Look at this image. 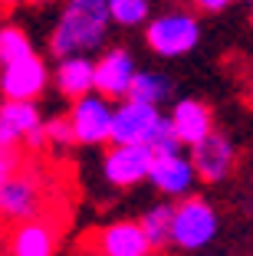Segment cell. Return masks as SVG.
Listing matches in <instances>:
<instances>
[{"instance_id": "obj_8", "label": "cell", "mask_w": 253, "mask_h": 256, "mask_svg": "<svg viewBox=\"0 0 253 256\" xmlns=\"http://www.w3.org/2000/svg\"><path fill=\"white\" fill-rule=\"evenodd\" d=\"M151 164H155V151L148 144H109L102 158V174L105 181L115 188H135V184L148 181Z\"/></svg>"}, {"instance_id": "obj_24", "label": "cell", "mask_w": 253, "mask_h": 256, "mask_svg": "<svg viewBox=\"0 0 253 256\" xmlns=\"http://www.w3.org/2000/svg\"><path fill=\"white\" fill-rule=\"evenodd\" d=\"M0 4H7V7H17V4H23V0H0Z\"/></svg>"}, {"instance_id": "obj_13", "label": "cell", "mask_w": 253, "mask_h": 256, "mask_svg": "<svg viewBox=\"0 0 253 256\" xmlns=\"http://www.w3.org/2000/svg\"><path fill=\"white\" fill-rule=\"evenodd\" d=\"M171 128L184 148H194L201 138L214 132V115L201 98H178L171 108Z\"/></svg>"}, {"instance_id": "obj_23", "label": "cell", "mask_w": 253, "mask_h": 256, "mask_svg": "<svg viewBox=\"0 0 253 256\" xmlns=\"http://www.w3.org/2000/svg\"><path fill=\"white\" fill-rule=\"evenodd\" d=\"M201 10H207V14H217V10H223V7H230L233 0H194Z\"/></svg>"}, {"instance_id": "obj_5", "label": "cell", "mask_w": 253, "mask_h": 256, "mask_svg": "<svg viewBox=\"0 0 253 256\" xmlns=\"http://www.w3.org/2000/svg\"><path fill=\"white\" fill-rule=\"evenodd\" d=\"M46 118L33 98H4L0 106V144H43Z\"/></svg>"}, {"instance_id": "obj_27", "label": "cell", "mask_w": 253, "mask_h": 256, "mask_svg": "<svg viewBox=\"0 0 253 256\" xmlns=\"http://www.w3.org/2000/svg\"><path fill=\"white\" fill-rule=\"evenodd\" d=\"M250 4H253V0H250Z\"/></svg>"}, {"instance_id": "obj_22", "label": "cell", "mask_w": 253, "mask_h": 256, "mask_svg": "<svg viewBox=\"0 0 253 256\" xmlns=\"http://www.w3.org/2000/svg\"><path fill=\"white\" fill-rule=\"evenodd\" d=\"M14 174H17V158L4 151V154H0V184L7 181V178H14Z\"/></svg>"}, {"instance_id": "obj_11", "label": "cell", "mask_w": 253, "mask_h": 256, "mask_svg": "<svg viewBox=\"0 0 253 256\" xmlns=\"http://www.w3.org/2000/svg\"><path fill=\"white\" fill-rule=\"evenodd\" d=\"M135 76H138L135 56L125 46H115V50H109V53H102L96 60V92L112 98V102H122L132 92Z\"/></svg>"}, {"instance_id": "obj_14", "label": "cell", "mask_w": 253, "mask_h": 256, "mask_svg": "<svg viewBox=\"0 0 253 256\" xmlns=\"http://www.w3.org/2000/svg\"><path fill=\"white\" fill-rule=\"evenodd\" d=\"M40 210L37 181L27 174H14L0 184V217L7 220H33Z\"/></svg>"}, {"instance_id": "obj_15", "label": "cell", "mask_w": 253, "mask_h": 256, "mask_svg": "<svg viewBox=\"0 0 253 256\" xmlns=\"http://www.w3.org/2000/svg\"><path fill=\"white\" fill-rule=\"evenodd\" d=\"M53 79H56V89L69 102H76V98L96 92V60H89V56H60Z\"/></svg>"}, {"instance_id": "obj_9", "label": "cell", "mask_w": 253, "mask_h": 256, "mask_svg": "<svg viewBox=\"0 0 253 256\" xmlns=\"http://www.w3.org/2000/svg\"><path fill=\"white\" fill-rule=\"evenodd\" d=\"M92 250H99L102 256H151L155 253L142 220H112V224L99 226L92 234Z\"/></svg>"}, {"instance_id": "obj_26", "label": "cell", "mask_w": 253, "mask_h": 256, "mask_svg": "<svg viewBox=\"0 0 253 256\" xmlns=\"http://www.w3.org/2000/svg\"><path fill=\"white\" fill-rule=\"evenodd\" d=\"M4 151H7V148H4V144H0V154H4Z\"/></svg>"}, {"instance_id": "obj_20", "label": "cell", "mask_w": 253, "mask_h": 256, "mask_svg": "<svg viewBox=\"0 0 253 256\" xmlns=\"http://www.w3.org/2000/svg\"><path fill=\"white\" fill-rule=\"evenodd\" d=\"M33 40L20 30V26H0V66L4 62H17L33 56Z\"/></svg>"}, {"instance_id": "obj_19", "label": "cell", "mask_w": 253, "mask_h": 256, "mask_svg": "<svg viewBox=\"0 0 253 256\" xmlns=\"http://www.w3.org/2000/svg\"><path fill=\"white\" fill-rule=\"evenodd\" d=\"M115 26H145L151 20V0H109Z\"/></svg>"}, {"instance_id": "obj_1", "label": "cell", "mask_w": 253, "mask_h": 256, "mask_svg": "<svg viewBox=\"0 0 253 256\" xmlns=\"http://www.w3.org/2000/svg\"><path fill=\"white\" fill-rule=\"evenodd\" d=\"M109 23V0H66L50 36V50L56 56H89L105 46Z\"/></svg>"}, {"instance_id": "obj_4", "label": "cell", "mask_w": 253, "mask_h": 256, "mask_svg": "<svg viewBox=\"0 0 253 256\" xmlns=\"http://www.w3.org/2000/svg\"><path fill=\"white\" fill-rule=\"evenodd\" d=\"M217 210L210 207L204 197H181L174 204V230H171V243L184 253L204 250L207 243H214L217 236Z\"/></svg>"}, {"instance_id": "obj_7", "label": "cell", "mask_w": 253, "mask_h": 256, "mask_svg": "<svg viewBox=\"0 0 253 256\" xmlns=\"http://www.w3.org/2000/svg\"><path fill=\"white\" fill-rule=\"evenodd\" d=\"M148 181L155 190H161L164 197H191L197 178L194 158L184 154V148H171V151H155V164H151Z\"/></svg>"}, {"instance_id": "obj_6", "label": "cell", "mask_w": 253, "mask_h": 256, "mask_svg": "<svg viewBox=\"0 0 253 256\" xmlns=\"http://www.w3.org/2000/svg\"><path fill=\"white\" fill-rule=\"evenodd\" d=\"M69 118H73L76 128V142L79 144H112V125H115V106L112 98L99 96V92H89L73 102L69 108Z\"/></svg>"}, {"instance_id": "obj_21", "label": "cell", "mask_w": 253, "mask_h": 256, "mask_svg": "<svg viewBox=\"0 0 253 256\" xmlns=\"http://www.w3.org/2000/svg\"><path fill=\"white\" fill-rule=\"evenodd\" d=\"M46 142L53 148H69V144H79L76 142V128L69 115H60V118H50L46 122Z\"/></svg>"}, {"instance_id": "obj_17", "label": "cell", "mask_w": 253, "mask_h": 256, "mask_svg": "<svg viewBox=\"0 0 253 256\" xmlns=\"http://www.w3.org/2000/svg\"><path fill=\"white\" fill-rule=\"evenodd\" d=\"M128 98H135V102H148V106H161V102L171 98V79H168L164 72H158V69H138Z\"/></svg>"}, {"instance_id": "obj_3", "label": "cell", "mask_w": 253, "mask_h": 256, "mask_svg": "<svg viewBox=\"0 0 253 256\" xmlns=\"http://www.w3.org/2000/svg\"><path fill=\"white\" fill-rule=\"evenodd\" d=\"M197 40H201V26H197V16L187 10H168L145 23V43L151 53L164 56V60L187 56L197 46Z\"/></svg>"}, {"instance_id": "obj_18", "label": "cell", "mask_w": 253, "mask_h": 256, "mask_svg": "<svg viewBox=\"0 0 253 256\" xmlns=\"http://www.w3.org/2000/svg\"><path fill=\"white\" fill-rule=\"evenodd\" d=\"M142 226L148 234L151 246L161 250L171 243V230H174V204H155L142 214Z\"/></svg>"}, {"instance_id": "obj_16", "label": "cell", "mask_w": 253, "mask_h": 256, "mask_svg": "<svg viewBox=\"0 0 253 256\" xmlns=\"http://www.w3.org/2000/svg\"><path fill=\"white\" fill-rule=\"evenodd\" d=\"M10 256H56V234L43 220H20L10 236Z\"/></svg>"}, {"instance_id": "obj_12", "label": "cell", "mask_w": 253, "mask_h": 256, "mask_svg": "<svg viewBox=\"0 0 253 256\" xmlns=\"http://www.w3.org/2000/svg\"><path fill=\"white\" fill-rule=\"evenodd\" d=\"M194 168H197V178L207 184H220L227 174L233 171V161H237V151H233V142L220 132H210L207 138L191 148Z\"/></svg>"}, {"instance_id": "obj_10", "label": "cell", "mask_w": 253, "mask_h": 256, "mask_svg": "<svg viewBox=\"0 0 253 256\" xmlns=\"http://www.w3.org/2000/svg\"><path fill=\"white\" fill-rule=\"evenodd\" d=\"M46 86H50V69L37 53L0 66V96L4 98H33L37 102L46 92Z\"/></svg>"}, {"instance_id": "obj_25", "label": "cell", "mask_w": 253, "mask_h": 256, "mask_svg": "<svg viewBox=\"0 0 253 256\" xmlns=\"http://www.w3.org/2000/svg\"><path fill=\"white\" fill-rule=\"evenodd\" d=\"M86 256H102V253H99V250H89V253H86Z\"/></svg>"}, {"instance_id": "obj_2", "label": "cell", "mask_w": 253, "mask_h": 256, "mask_svg": "<svg viewBox=\"0 0 253 256\" xmlns=\"http://www.w3.org/2000/svg\"><path fill=\"white\" fill-rule=\"evenodd\" d=\"M112 142L115 144H148L151 151L184 148L171 128V115H161L158 106L135 102V98H122L119 106H115Z\"/></svg>"}]
</instances>
